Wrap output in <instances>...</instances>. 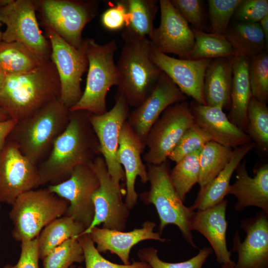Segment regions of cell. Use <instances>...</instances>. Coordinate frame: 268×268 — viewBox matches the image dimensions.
<instances>
[{"instance_id": "1", "label": "cell", "mask_w": 268, "mask_h": 268, "mask_svg": "<svg viewBox=\"0 0 268 268\" xmlns=\"http://www.w3.org/2000/svg\"><path fill=\"white\" fill-rule=\"evenodd\" d=\"M90 114L84 110L70 111L66 129L56 138L47 156L37 165L41 186L62 182L77 166L89 165L101 155L90 122Z\"/></svg>"}, {"instance_id": "2", "label": "cell", "mask_w": 268, "mask_h": 268, "mask_svg": "<svg viewBox=\"0 0 268 268\" xmlns=\"http://www.w3.org/2000/svg\"><path fill=\"white\" fill-rule=\"evenodd\" d=\"M60 92L59 75L51 60L28 73L8 76L0 89V107L17 122L60 98Z\"/></svg>"}, {"instance_id": "3", "label": "cell", "mask_w": 268, "mask_h": 268, "mask_svg": "<svg viewBox=\"0 0 268 268\" xmlns=\"http://www.w3.org/2000/svg\"><path fill=\"white\" fill-rule=\"evenodd\" d=\"M70 111L60 98L18 121L6 140L38 165L48 155L56 138L66 129Z\"/></svg>"}, {"instance_id": "4", "label": "cell", "mask_w": 268, "mask_h": 268, "mask_svg": "<svg viewBox=\"0 0 268 268\" xmlns=\"http://www.w3.org/2000/svg\"><path fill=\"white\" fill-rule=\"evenodd\" d=\"M123 39L124 44L116 64L119 77L117 92L124 95L129 106L136 108L151 93L162 71L151 59L148 38Z\"/></svg>"}, {"instance_id": "5", "label": "cell", "mask_w": 268, "mask_h": 268, "mask_svg": "<svg viewBox=\"0 0 268 268\" xmlns=\"http://www.w3.org/2000/svg\"><path fill=\"white\" fill-rule=\"evenodd\" d=\"M85 45L88 62L85 88L80 99L69 110L103 114L108 111L106 98L108 91L119 84V74L114 60L117 45L115 40L101 45L93 39L87 38Z\"/></svg>"}, {"instance_id": "6", "label": "cell", "mask_w": 268, "mask_h": 268, "mask_svg": "<svg viewBox=\"0 0 268 268\" xmlns=\"http://www.w3.org/2000/svg\"><path fill=\"white\" fill-rule=\"evenodd\" d=\"M68 205V201L47 187L20 194L9 213L13 239L21 243L36 238L46 226L65 215Z\"/></svg>"}, {"instance_id": "7", "label": "cell", "mask_w": 268, "mask_h": 268, "mask_svg": "<svg viewBox=\"0 0 268 268\" xmlns=\"http://www.w3.org/2000/svg\"><path fill=\"white\" fill-rule=\"evenodd\" d=\"M146 165L150 187L147 191L141 193L140 197L144 203L154 205L160 220L159 233L161 235L168 225H175L185 240L197 248L191 229L195 211L185 206L178 196L170 177L168 162Z\"/></svg>"}, {"instance_id": "8", "label": "cell", "mask_w": 268, "mask_h": 268, "mask_svg": "<svg viewBox=\"0 0 268 268\" xmlns=\"http://www.w3.org/2000/svg\"><path fill=\"white\" fill-rule=\"evenodd\" d=\"M36 11L41 15L43 26L52 28L74 47L81 48L85 25L98 13L96 0H34Z\"/></svg>"}, {"instance_id": "9", "label": "cell", "mask_w": 268, "mask_h": 268, "mask_svg": "<svg viewBox=\"0 0 268 268\" xmlns=\"http://www.w3.org/2000/svg\"><path fill=\"white\" fill-rule=\"evenodd\" d=\"M33 0H14L0 8V21L6 25L2 41L22 44L42 65L51 60L49 41L41 31Z\"/></svg>"}, {"instance_id": "10", "label": "cell", "mask_w": 268, "mask_h": 268, "mask_svg": "<svg viewBox=\"0 0 268 268\" xmlns=\"http://www.w3.org/2000/svg\"><path fill=\"white\" fill-rule=\"evenodd\" d=\"M195 123L187 101L167 107L153 124L144 140L147 151L143 160L146 164L157 165L167 161L185 132Z\"/></svg>"}, {"instance_id": "11", "label": "cell", "mask_w": 268, "mask_h": 268, "mask_svg": "<svg viewBox=\"0 0 268 268\" xmlns=\"http://www.w3.org/2000/svg\"><path fill=\"white\" fill-rule=\"evenodd\" d=\"M51 47V61L57 69L61 87L60 100L69 109L80 99V82L87 69L85 40L76 48L60 37L52 28L44 26Z\"/></svg>"}, {"instance_id": "12", "label": "cell", "mask_w": 268, "mask_h": 268, "mask_svg": "<svg viewBox=\"0 0 268 268\" xmlns=\"http://www.w3.org/2000/svg\"><path fill=\"white\" fill-rule=\"evenodd\" d=\"M99 180V186L92 196L95 215L90 226L80 235L88 234L94 227L103 223V228L123 231L127 225L130 209L123 202L120 187L110 175L104 158L97 156L89 164Z\"/></svg>"}, {"instance_id": "13", "label": "cell", "mask_w": 268, "mask_h": 268, "mask_svg": "<svg viewBox=\"0 0 268 268\" xmlns=\"http://www.w3.org/2000/svg\"><path fill=\"white\" fill-rule=\"evenodd\" d=\"M115 104L109 111L101 115L90 114L89 120L98 139L101 156L104 158L108 171L115 183L120 186L125 181L123 167L118 160L119 137L121 129L127 121L130 106L124 96L117 92Z\"/></svg>"}, {"instance_id": "14", "label": "cell", "mask_w": 268, "mask_h": 268, "mask_svg": "<svg viewBox=\"0 0 268 268\" xmlns=\"http://www.w3.org/2000/svg\"><path fill=\"white\" fill-rule=\"evenodd\" d=\"M99 184L97 175L90 165L82 164L77 166L67 180L48 185L47 188L68 201L69 205L65 215L80 223L86 230L94 217L92 196Z\"/></svg>"}, {"instance_id": "15", "label": "cell", "mask_w": 268, "mask_h": 268, "mask_svg": "<svg viewBox=\"0 0 268 268\" xmlns=\"http://www.w3.org/2000/svg\"><path fill=\"white\" fill-rule=\"evenodd\" d=\"M40 186L37 165L6 140L0 151V203L11 205L20 194Z\"/></svg>"}, {"instance_id": "16", "label": "cell", "mask_w": 268, "mask_h": 268, "mask_svg": "<svg viewBox=\"0 0 268 268\" xmlns=\"http://www.w3.org/2000/svg\"><path fill=\"white\" fill-rule=\"evenodd\" d=\"M159 4L160 23L149 38L152 46L159 52L190 60L195 44L192 29L169 0H160Z\"/></svg>"}, {"instance_id": "17", "label": "cell", "mask_w": 268, "mask_h": 268, "mask_svg": "<svg viewBox=\"0 0 268 268\" xmlns=\"http://www.w3.org/2000/svg\"><path fill=\"white\" fill-rule=\"evenodd\" d=\"M187 99L171 78L162 72L149 96L130 112L127 122L136 135L144 142L152 126L163 111L170 105Z\"/></svg>"}, {"instance_id": "18", "label": "cell", "mask_w": 268, "mask_h": 268, "mask_svg": "<svg viewBox=\"0 0 268 268\" xmlns=\"http://www.w3.org/2000/svg\"><path fill=\"white\" fill-rule=\"evenodd\" d=\"M150 56L153 63L171 78L184 94L192 97L199 103L206 105L204 79L211 59H176L159 52L152 45Z\"/></svg>"}, {"instance_id": "19", "label": "cell", "mask_w": 268, "mask_h": 268, "mask_svg": "<svg viewBox=\"0 0 268 268\" xmlns=\"http://www.w3.org/2000/svg\"><path fill=\"white\" fill-rule=\"evenodd\" d=\"M246 236L241 242L237 231L232 251L238 254L235 268H268V213L263 210L241 221Z\"/></svg>"}, {"instance_id": "20", "label": "cell", "mask_w": 268, "mask_h": 268, "mask_svg": "<svg viewBox=\"0 0 268 268\" xmlns=\"http://www.w3.org/2000/svg\"><path fill=\"white\" fill-rule=\"evenodd\" d=\"M145 148L144 142L126 121L120 134L118 160L124 168L126 186L125 202L130 209L137 202L138 195L135 189L137 177L143 184L148 182L147 168L141 156Z\"/></svg>"}, {"instance_id": "21", "label": "cell", "mask_w": 268, "mask_h": 268, "mask_svg": "<svg viewBox=\"0 0 268 268\" xmlns=\"http://www.w3.org/2000/svg\"><path fill=\"white\" fill-rule=\"evenodd\" d=\"M190 107L195 123L212 141L232 149L251 142L248 134L230 121L222 108L202 105L194 100Z\"/></svg>"}, {"instance_id": "22", "label": "cell", "mask_w": 268, "mask_h": 268, "mask_svg": "<svg viewBox=\"0 0 268 268\" xmlns=\"http://www.w3.org/2000/svg\"><path fill=\"white\" fill-rule=\"evenodd\" d=\"M156 224L150 221L144 222L140 228L129 232L110 230L97 226L92 228L88 234L96 244L99 253L109 251L119 257L124 265H130V254L132 248L137 243L146 240L164 242L159 232H154Z\"/></svg>"}, {"instance_id": "23", "label": "cell", "mask_w": 268, "mask_h": 268, "mask_svg": "<svg viewBox=\"0 0 268 268\" xmlns=\"http://www.w3.org/2000/svg\"><path fill=\"white\" fill-rule=\"evenodd\" d=\"M227 203L224 199L214 206L194 211L191 224L192 231H198L207 240L217 262L221 265L232 261L226 243Z\"/></svg>"}, {"instance_id": "24", "label": "cell", "mask_w": 268, "mask_h": 268, "mask_svg": "<svg viewBox=\"0 0 268 268\" xmlns=\"http://www.w3.org/2000/svg\"><path fill=\"white\" fill-rule=\"evenodd\" d=\"M237 180L230 185L228 195L237 199L234 205L236 211H241L249 206H256L268 213V164L262 165L250 177L245 161L240 163L235 169Z\"/></svg>"}, {"instance_id": "25", "label": "cell", "mask_w": 268, "mask_h": 268, "mask_svg": "<svg viewBox=\"0 0 268 268\" xmlns=\"http://www.w3.org/2000/svg\"><path fill=\"white\" fill-rule=\"evenodd\" d=\"M234 57L211 60L205 73L203 92L206 105L229 107Z\"/></svg>"}, {"instance_id": "26", "label": "cell", "mask_w": 268, "mask_h": 268, "mask_svg": "<svg viewBox=\"0 0 268 268\" xmlns=\"http://www.w3.org/2000/svg\"><path fill=\"white\" fill-rule=\"evenodd\" d=\"M254 142L239 146L233 150L231 158L225 168L200 190L193 204V210H203L214 206L228 195L232 175L243 157L254 147Z\"/></svg>"}, {"instance_id": "27", "label": "cell", "mask_w": 268, "mask_h": 268, "mask_svg": "<svg viewBox=\"0 0 268 268\" xmlns=\"http://www.w3.org/2000/svg\"><path fill=\"white\" fill-rule=\"evenodd\" d=\"M252 97L249 76V60L234 57L230 95V110L228 118L244 131L247 128V108Z\"/></svg>"}, {"instance_id": "28", "label": "cell", "mask_w": 268, "mask_h": 268, "mask_svg": "<svg viewBox=\"0 0 268 268\" xmlns=\"http://www.w3.org/2000/svg\"><path fill=\"white\" fill-rule=\"evenodd\" d=\"M225 36L235 57L249 59L267 51L268 44L259 23L237 21L228 28Z\"/></svg>"}, {"instance_id": "29", "label": "cell", "mask_w": 268, "mask_h": 268, "mask_svg": "<svg viewBox=\"0 0 268 268\" xmlns=\"http://www.w3.org/2000/svg\"><path fill=\"white\" fill-rule=\"evenodd\" d=\"M128 20L122 33V38L149 39L152 35L155 16L159 5L155 0H125Z\"/></svg>"}, {"instance_id": "30", "label": "cell", "mask_w": 268, "mask_h": 268, "mask_svg": "<svg viewBox=\"0 0 268 268\" xmlns=\"http://www.w3.org/2000/svg\"><path fill=\"white\" fill-rule=\"evenodd\" d=\"M85 228L71 217L64 215L48 224L38 236L40 259L65 241L76 238Z\"/></svg>"}, {"instance_id": "31", "label": "cell", "mask_w": 268, "mask_h": 268, "mask_svg": "<svg viewBox=\"0 0 268 268\" xmlns=\"http://www.w3.org/2000/svg\"><path fill=\"white\" fill-rule=\"evenodd\" d=\"M40 65L22 44L18 42H0V69L7 76L27 73Z\"/></svg>"}, {"instance_id": "32", "label": "cell", "mask_w": 268, "mask_h": 268, "mask_svg": "<svg viewBox=\"0 0 268 268\" xmlns=\"http://www.w3.org/2000/svg\"><path fill=\"white\" fill-rule=\"evenodd\" d=\"M232 153V148L214 141L207 142L201 148L198 181L201 188L214 179L225 168Z\"/></svg>"}, {"instance_id": "33", "label": "cell", "mask_w": 268, "mask_h": 268, "mask_svg": "<svg viewBox=\"0 0 268 268\" xmlns=\"http://www.w3.org/2000/svg\"><path fill=\"white\" fill-rule=\"evenodd\" d=\"M195 44L190 60L214 59L235 57L234 51L225 35L207 33L192 28Z\"/></svg>"}, {"instance_id": "34", "label": "cell", "mask_w": 268, "mask_h": 268, "mask_svg": "<svg viewBox=\"0 0 268 268\" xmlns=\"http://www.w3.org/2000/svg\"><path fill=\"white\" fill-rule=\"evenodd\" d=\"M201 148L183 157L170 170L172 184L183 202L187 194L199 181Z\"/></svg>"}, {"instance_id": "35", "label": "cell", "mask_w": 268, "mask_h": 268, "mask_svg": "<svg viewBox=\"0 0 268 268\" xmlns=\"http://www.w3.org/2000/svg\"><path fill=\"white\" fill-rule=\"evenodd\" d=\"M253 96L247 108V131L251 139L263 149H268V108Z\"/></svg>"}, {"instance_id": "36", "label": "cell", "mask_w": 268, "mask_h": 268, "mask_svg": "<svg viewBox=\"0 0 268 268\" xmlns=\"http://www.w3.org/2000/svg\"><path fill=\"white\" fill-rule=\"evenodd\" d=\"M42 260L44 268H69L74 263L84 262V257L79 241L73 237L55 248Z\"/></svg>"}, {"instance_id": "37", "label": "cell", "mask_w": 268, "mask_h": 268, "mask_svg": "<svg viewBox=\"0 0 268 268\" xmlns=\"http://www.w3.org/2000/svg\"><path fill=\"white\" fill-rule=\"evenodd\" d=\"M249 60V76L252 96L267 103L268 99V54L267 51Z\"/></svg>"}, {"instance_id": "38", "label": "cell", "mask_w": 268, "mask_h": 268, "mask_svg": "<svg viewBox=\"0 0 268 268\" xmlns=\"http://www.w3.org/2000/svg\"><path fill=\"white\" fill-rule=\"evenodd\" d=\"M211 248L205 247L191 259L179 263H168L162 261L158 256L157 250L150 247L140 249L137 256L140 261L149 265L151 268H202L208 256L212 253Z\"/></svg>"}, {"instance_id": "39", "label": "cell", "mask_w": 268, "mask_h": 268, "mask_svg": "<svg viewBox=\"0 0 268 268\" xmlns=\"http://www.w3.org/2000/svg\"><path fill=\"white\" fill-rule=\"evenodd\" d=\"M210 141H212L211 137L195 123L185 132L168 158L177 163Z\"/></svg>"}, {"instance_id": "40", "label": "cell", "mask_w": 268, "mask_h": 268, "mask_svg": "<svg viewBox=\"0 0 268 268\" xmlns=\"http://www.w3.org/2000/svg\"><path fill=\"white\" fill-rule=\"evenodd\" d=\"M242 0H209L210 33L225 35L230 20Z\"/></svg>"}, {"instance_id": "41", "label": "cell", "mask_w": 268, "mask_h": 268, "mask_svg": "<svg viewBox=\"0 0 268 268\" xmlns=\"http://www.w3.org/2000/svg\"><path fill=\"white\" fill-rule=\"evenodd\" d=\"M82 248L85 268H151L149 264L142 261H133L130 265H120L105 259L96 248L89 234L77 238Z\"/></svg>"}, {"instance_id": "42", "label": "cell", "mask_w": 268, "mask_h": 268, "mask_svg": "<svg viewBox=\"0 0 268 268\" xmlns=\"http://www.w3.org/2000/svg\"><path fill=\"white\" fill-rule=\"evenodd\" d=\"M171 4L193 28L203 31L204 13L202 1L201 0H170Z\"/></svg>"}, {"instance_id": "43", "label": "cell", "mask_w": 268, "mask_h": 268, "mask_svg": "<svg viewBox=\"0 0 268 268\" xmlns=\"http://www.w3.org/2000/svg\"><path fill=\"white\" fill-rule=\"evenodd\" d=\"M268 14V0H242L233 17L238 22L259 23Z\"/></svg>"}, {"instance_id": "44", "label": "cell", "mask_w": 268, "mask_h": 268, "mask_svg": "<svg viewBox=\"0 0 268 268\" xmlns=\"http://www.w3.org/2000/svg\"><path fill=\"white\" fill-rule=\"evenodd\" d=\"M128 20V14L124 0L106 9L101 16L103 26L108 30L116 31L125 27Z\"/></svg>"}, {"instance_id": "45", "label": "cell", "mask_w": 268, "mask_h": 268, "mask_svg": "<svg viewBox=\"0 0 268 268\" xmlns=\"http://www.w3.org/2000/svg\"><path fill=\"white\" fill-rule=\"evenodd\" d=\"M20 247L19 259L13 268H39L38 237L31 240L21 242Z\"/></svg>"}, {"instance_id": "46", "label": "cell", "mask_w": 268, "mask_h": 268, "mask_svg": "<svg viewBox=\"0 0 268 268\" xmlns=\"http://www.w3.org/2000/svg\"><path fill=\"white\" fill-rule=\"evenodd\" d=\"M16 122V121L11 119L0 122V151L2 149L9 133Z\"/></svg>"}, {"instance_id": "47", "label": "cell", "mask_w": 268, "mask_h": 268, "mask_svg": "<svg viewBox=\"0 0 268 268\" xmlns=\"http://www.w3.org/2000/svg\"><path fill=\"white\" fill-rule=\"evenodd\" d=\"M259 23L264 33L266 42L268 44V14L265 15Z\"/></svg>"}, {"instance_id": "48", "label": "cell", "mask_w": 268, "mask_h": 268, "mask_svg": "<svg viewBox=\"0 0 268 268\" xmlns=\"http://www.w3.org/2000/svg\"><path fill=\"white\" fill-rule=\"evenodd\" d=\"M7 76L4 72L0 69V89L3 86Z\"/></svg>"}, {"instance_id": "49", "label": "cell", "mask_w": 268, "mask_h": 268, "mask_svg": "<svg viewBox=\"0 0 268 268\" xmlns=\"http://www.w3.org/2000/svg\"><path fill=\"white\" fill-rule=\"evenodd\" d=\"M10 119L7 114L0 107V122Z\"/></svg>"}, {"instance_id": "50", "label": "cell", "mask_w": 268, "mask_h": 268, "mask_svg": "<svg viewBox=\"0 0 268 268\" xmlns=\"http://www.w3.org/2000/svg\"><path fill=\"white\" fill-rule=\"evenodd\" d=\"M14 0H0V8L5 7L10 4Z\"/></svg>"}, {"instance_id": "51", "label": "cell", "mask_w": 268, "mask_h": 268, "mask_svg": "<svg viewBox=\"0 0 268 268\" xmlns=\"http://www.w3.org/2000/svg\"><path fill=\"white\" fill-rule=\"evenodd\" d=\"M235 263L231 261L230 262L221 265L222 268H235Z\"/></svg>"}, {"instance_id": "52", "label": "cell", "mask_w": 268, "mask_h": 268, "mask_svg": "<svg viewBox=\"0 0 268 268\" xmlns=\"http://www.w3.org/2000/svg\"><path fill=\"white\" fill-rule=\"evenodd\" d=\"M2 25V23L0 21V42L2 41V32L1 31L0 27Z\"/></svg>"}, {"instance_id": "53", "label": "cell", "mask_w": 268, "mask_h": 268, "mask_svg": "<svg viewBox=\"0 0 268 268\" xmlns=\"http://www.w3.org/2000/svg\"><path fill=\"white\" fill-rule=\"evenodd\" d=\"M2 268H13V266L10 264H6Z\"/></svg>"}, {"instance_id": "54", "label": "cell", "mask_w": 268, "mask_h": 268, "mask_svg": "<svg viewBox=\"0 0 268 268\" xmlns=\"http://www.w3.org/2000/svg\"><path fill=\"white\" fill-rule=\"evenodd\" d=\"M69 268H75V266L73 265H72Z\"/></svg>"}]
</instances>
